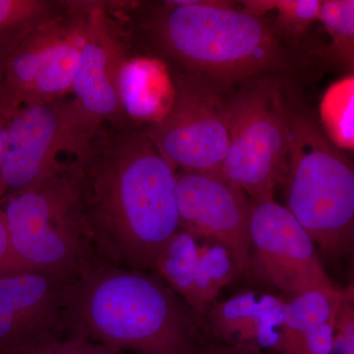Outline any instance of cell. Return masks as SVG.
<instances>
[{"label":"cell","instance_id":"obj_2","mask_svg":"<svg viewBox=\"0 0 354 354\" xmlns=\"http://www.w3.org/2000/svg\"><path fill=\"white\" fill-rule=\"evenodd\" d=\"M195 316L156 272L97 263L72 288L64 335L129 354H199Z\"/></svg>","mask_w":354,"mask_h":354},{"label":"cell","instance_id":"obj_10","mask_svg":"<svg viewBox=\"0 0 354 354\" xmlns=\"http://www.w3.org/2000/svg\"><path fill=\"white\" fill-rule=\"evenodd\" d=\"M78 277L69 271L27 270L0 278V354L62 337Z\"/></svg>","mask_w":354,"mask_h":354},{"label":"cell","instance_id":"obj_4","mask_svg":"<svg viewBox=\"0 0 354 354\" xmlns=\"http://www.w3.org/2000/svg\"><path fill=\"white\" fill-rule=\"evenodd\" d=\"M288 207L325 258L353 251V165L308 114L288 111Z\"/></svg>","mask_w":354,"mask_h":354},{"label":"cell","instance_id":"obj_16","mask_svg":"<svg viewBox=\"0 0 354 354\" xmlns=\"http://www.w3.org/2000/svg\"><path fill=\"white\" fill-rule=\"evenodd\" d=\"M118 92L125 115L153 123L171 106L174 82L162 60L127 57L118 75Z\"/></svg>","mask_w":354,"mask_h":354},{"label":"cell","instance_id":"obj_13","mask_svg":"<svg viewBox=\"0 0 354 354\" xmlns=\"http://www.w3.org/2000/svg\"><path fill=\"white\" fill-rule=\"evenodd\" d=\"M153 272L196 316H206L221 290L239 274L232 254L223 244L183 228L158 256Z\"/></svg>","mask_w":354,"mask_h":354},{"label":"cell","instance_id":"obj_6","mask_svg":"<svg viewBox=\"0 0 354 354\" xmlns=\"http://www.w3.org/2000/svg\"><path fill=\"white\" fill-rule=\"evenodd\" d=\"M288 111L279 86L267 76L241 84L225 104L230 143L223 178L253 202L274 201L277 185L286 179Z\"/></svg>","mask_w":354,"mask_h":354},{"label":"cell","instance_id":"obj_23","mask_svg":"<svg viewBox=\"0 0 354 354\" xmlns=\"http://www.w3.org/2000/svg\"><path fill=\"white\" fill-rule=\"evenodd\" d=\"M10 354H129L88 341L82 337L62 335L26 346Z\"/></svg>","mask_w":354,"mask_h":354},{"label":"cell","instance_id":"obj_22","mask_svg":"<svg viewBox=\"0 0 354 354\" xmlns=\"http://www.w3.org/2000/svg\"><path fill=\"white\" fill-rule=\"evenodd\" d=\"M241 11L261 18L274 12L279 26L297 34L318 21L322 1L320 0H243Z\"/></svg>","mask_w":354,"mask_h":354},{"label":"cell","instance_id":"obj_24","mask_svg":"<svg viewBox=\"0 0 354 354\" xmlns=\"http://www.w3.org/2000/svg\"><path fill=\"white\" fill-rule=\"evenodd\" d=\"M353 290H344L335 318L333 354H354Z\"/></svg>","mask_w":354,"mask_h":354},{"label":"cell","instance_id":"obj_15","mask_svg":"<svg viewBox=\"0 0 354 354\" xmlns=\"http://www.w3.org/2000/svg\"><path fill=\"white\" fill-rule=\"evenodd\" d=\"M285 306L286 301L274 295L246 291L216 302L206 315L221 344L274 354L285 322Z\"/></svg>","mask_w":354,"mask_h":354},{"label":"cell","instance_id":"obj_18","mask_svg":"<svg viewBox=\"0 0 354 354\" xmlns=\"http://www.w3.org/2000/svg\"><path fill=\"white\" fill-rule=\"evenodd\" d=\"M344 295L342 290L335 292L313 290L286 302L285 322L274 354L292 353L312 330L335 318Z\"/></svg>","mask_w":354,"mask_h":354},{"label":"cell","instance_id":"obj_12","mask_svg":"<svg viewBox=\"0 0 354 354\" xmlns=\"http://www.w3.org/2000/svg\"><path fill=\"white\" fill-rule=\"evenodd\" d=\"M180 228L220 242L232 254L239 274L251 267V204L239 186L195 172L177 174Z\"/></svg>","mask_w":354,"mask_h":354},{"label":"cell","instance_id":"obj_20","mask_svg":"<svg viewBox=\"0 0 354 354\" xmlns=\"http://www.w3.org/2000/svg\"><path fill=\"white\" fill-rule=\"evenodd\" d=\"M320 118L329 140L337 148L353 150L354 77L333 84L320 102Z\"/></svg>","mask_w":354,"mask_h":354},{"label":"cell","instance_id":"obj_21","mask_svg":"<svg viewBox=\"0 0 354 354\" xmlns=\"http://www.w3.org/2000/svg\"><path fill=\"white\" fill-rule=\"evenodd\" d=\"M318 21L330 35V46L325 55L353 68L354 59V1H322Z\"/></svg>","mask_w":354,"mask_h":354},{"label":"cell","instance_id":"obj_3","mask_svg":"<svg viewBox=\"0 0 354 354\" xmlns=\"http://www.w3.org/2000/svg\"><path fill=\"white\" fill-rule=\"evenodd\" d=\"M165 6L145 28L160 53L189 75L225 85L281 68L278 41L261 18L234 7Z\"/></svg>","mask_w":354,"mask_h":354},{"label":"cell","instance_id":"obj_1","mask_svg":"<svg viewBox=\"0 0 354 354\" xmlns=\"http://www.w3.org/2000/svg\"><path fill=\"white\" fill-rule=\"evenodd\" d=\"M79 201L104 264L153 272L180 230L176 169L141 130L104 127L77 160Z\"/></svg>","mask_w":354,"mask_h":354},{"label":"cell","instance_id":"obj_26","mask_svg":"<svg viewBox=\"0 0 354 354\" xmlns=\"http://www.w3.org/2000/svg\"><path fill=\"white\" fill-rule=\"evenodd\" d=\"M199 354H270L262 353V351H249V349H243L234 348V346H225V344H209V346H204L200 351Z\"/></svg>","mask_w":354,"mask_h":354},{"label":"cell","instance_id":"obj_8","mask_svg":"<svg viewBox=\"0 0 354 354\" xmlns=\"http://www.w3.org/2000/svg\"><path fill=\"white\" fill-rule=\"evenodd\" d=\"M172 82L171 106L144 132L174 169L225 180L223 167L230 143L225 104L200 77L177 73Z\"/></svg>","mask_w":354,"mask_h":354},{"label":"cell","instance_id":"obj_7","mask_svg":"<svg viewBox=\"0 0 354 354\" xmlns=\"http://www.w3.org/2000/svg\"><path fill=\"white\" fill-rule=\"evenodd\" d=\"M7 148L0 172V201L35 189L68 172L94 136L84 127L72 100L21 106L6 121Z\"/></svg>","mask_w":354,"mask_h":354},{"label":"cell","instance_id":"obj_9","mask_svg":"<svg viewBox=\"0 0 354 354\" xmlns=\"http://www.w3.org/2000/svg\"><path fill=\"white\" fill-rule=\"evenodd\" d=\"M251 265L266 281L293 297L308 291L339 290L330 281L309 235L286 207L253 202L250 208Z\"/></svg>","mask_w":354,"mask_h":354},{"label":"cell","instance_id":"obj_5","mask_svg":"<svg viewBox=\"0 0 354 354\" xmlns=\"http://www.w3.org/2000/svg\"><path fill=\"white\" fill-rule=\"evenodd\" d=\"M74 167L38 188L0 201L20 271L55 270L80 274L101 263L84 221Z\"/></svg>","mask_w":354,"mask_h":354},{"label":"cell","instance_id":"obj_19","mask_svg":"<svg viewBox=\"0 0 354 354\" xmlns=\"http://www.w3.org/2000/svg\"><path fill=\"white\" fill-rule=\"evenodd\" d=\"M70 3L51 0H0V60L44 23L65 12Z\"/></svg>","mask_w":354,"mask_h":354},{"label":"cell","instance_id":"obj_27","mask_svg":"<svg viewBox=\"0 0 354 354\" xmlns=\"http://www.w3.org/2000/svg\"><path fill=\"white\" fill-rule=\"evenodd\" d=\"M7 148L6 121L0 120V172Z\"/></svg>","mask_w":354,"mask_h":354},{"label":"cell","instance_id":"obj_11","mask_svg":"<svg viewBox=\"0 0 354 354\" xmlns=\"http://www.w3.org/2000/svg\"><path fill=\"white\" fill-rule=\"evenodd\" d=\"M127 59L124 43L104 6L88 3L85 39L71 94L77 113L91 134L125 125L118 75Z\"/></svg>","mask_w":354,"mask_h":354},{"label":"cell","instance_id":"obj_17","mask_svg":"<svg viewBox=\"0 0 354 354\" xmlns=\"http://www.w3.org/2000/svg\"><path fill=\"white\" fill-rule=\"evenodd\" d=\"M87 15L88 2L85 4L82 17L78 24L58 48L50 62L41 70L26 95L23 106L35 102L55 101L71 94L85 39Z\"/></svg>","mask_w":354,"mask_h":354},{"label":"cell","instance_id":"obj_14","mask_svg":"<svg viewBox=\"0 0 354 354\" xmlns=\"http://www.w3.org/2000/svg\"><path fill=\"white\" fill-rule=\"evenodd\" d=\"M84 2L44 23L0 60V120L7 121L23 106L32 84L84 13Z\"/></svg>","mask_w":354,"mask_h":354},{"label":"cell","instance_id":"obj_25","mask_svg":"<svg viewBox=\"0 0 354 354\" xmlns=\"http://www.w3.org/2000/svg\"><path fill=\"white\" fill-rule=\"evenodd\" d=\"M16 272L20 270L14 259L6 218L0 211V278Z\"/></svg>","mask_w":354,"mask_h":354}]
</instances>
